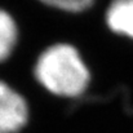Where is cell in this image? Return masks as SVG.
I'll list each match as a JSON object with an SVG mask.
<instances>
[{
  "instance_id": "obj_1",
  "label": "cell",
  "mask_w": 133,
  "mask_h": 133,
  "mask_svg": "<svg viewBox=\"0 0 133 133\" xmlns=\"http://www.w3.org/2000/svg\"><path fill=\"white\" fill-rule=\"evenodd\" d=\"M35 76L50 93L62 97L82 94L90 82V72L75 46L56 44L40 54Z\"/></svg>"
},
{
  "instance_id": "obj_2",
  "label": "cell",
  "mask_w": 133,
  "mask_h": 133,
  "mask_svg": "<svg viewBox=\"0 0 133 133\" xmlns=\"http://www.w3.org/2000/svg\"><path fill=\"white\" fill-rule=\"evenodd\" d=\"M29 107L25 98L0 80V133H16L26 123Z\"/></svg>"
},
{
  "instance_id": "obj_3",
  "label": "cell",
  "mask_w": 133,
  "mask_h": 133,
  "mask_svg": "<svg viewBox=\"0 0 133 133\" xmlns=\"http://www.w3.org/2000/svg\"><path fill=\"white\" fill-rule=\"evenodd\" d=\"M109 29L133 40V0H112L106 10Z\"/></svg>"
},
{
  "instance_id": "obj_4",
  "label": "cell",
  "mask_w": 133,
  "mask_h": 133,
  "mask_svg": "<svg viewBox=\"0 0 133 133\" xmlns=\"http://www.w3.org/2000/svg\"><path fill=\"white\" fill-rule=\"evenodd\" d=\"M18 30L9 13L0 9V62L6 59L17 43Z\"/></svg>"
},
{
  "instance_id": "obj_5",
  "label": "cell",
  "mask_w": 133,
  "mask_h": 133,
  "mask_svg": "<svg viewBox=\"0 0 133 133\" xmlns=\"http://www.w3.org/2000/svg\"><path fill=\"white\" fill-rule=\"evenodd\" d=\"M49 6L66 12H83L92 6L94 0H39Z\"/></svg>"
}]
</instances>
